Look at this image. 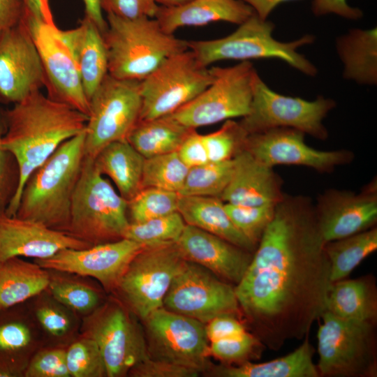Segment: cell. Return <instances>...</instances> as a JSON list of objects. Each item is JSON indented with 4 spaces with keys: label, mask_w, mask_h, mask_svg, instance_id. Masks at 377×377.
I'll return each instance as SVG.
<instances>
[{
    "label": "cell",
    "mask_w": 377,
    "mask_h": 377,
    "mask_svg": "<svg viewBox=\"0 0 377 377\" xmlns=\"http://www.w3.org/2000/svg\"><path fill=\"white\" fill-rule=\"evenodd\" d=\"M88 117L73 107L35 91L5 110L1 146L15 158L19 172L16 192L6 213L16 214L29 176L66 140L84 131Z\"/></svg>",
    "instance_id": "obj_2"
},
{
    "label": "cell",
    "mask_w": 377,
    "mask_h": 377,
    "mask_svg": "<svg viewBox=\"0 0 377 377\" xmlns=\"http://www.w3.org/2000/svg\"><path fill=\"white\" fill-rule=\"evenodd\" d=\"M57 35L71 53L89 100L108 74V60L102 33L86 16L73 29L57 27Z\"/></svg>",
    "instance_id": "obj_24"
},
{
    "label": "cell",
    "mask_w": 377,
    "mask_h": 377,
    "mask_svg": "<svg viewBox=\"0 0 377 377\" xmlns=\"http://www.w3.org/2000/svg\"><path fill=\"white\" fill-rule=\"evenodd\" d=\"M66 365L73 377L107 376L105 364L96 343L82 336L66 350Z\"/></svg>",
    "instance_id": "obj_39"
},
{
    "label": "cell",
    "mask_w": 377,
    "mask_h": 377,
    "mask_svg": "<svg viewBox=\"0 0 377 377\" xmlns=\"http://www.w3.org/2000/svg\"><path fill=\"white\" fill-rule=\"evenodd\" d=\"M186 262L175 242L146 246L130 263L117 290L144 320L163 306L165 295Z\"/></svg>",
    "instance_id": "obj_12"
},
{
    "label": "cell",
    "mask_w": 377,
    "mask_h": 377,
    "mask_svg": "<svg viewBox=\"0 0 377 377\" xmlns=\"http://www.w3.org/2000/svg\"><path fill=\"white\" fill-rule=\"evenodd\" d=\"M170 115L138 120L127 140L145 158L176 151L189 133Z\"/></svg>",
    "instance_id": "obj_32"
},
{
    "label": "cell",
    "mask_w": 377,
    "mask_h": 377,
    "mask_svg": "<svg viewBox=\"0 0 377 377\" xmlns=\"http://www.w3.org/2000/svg\"><path fill=\"white\" fill-rule=\"evenodd\" d=\"M177 211L186 224L197 227L254 253L257 246L235 227L226 211L225 203L220 198L179 195Z\"/></svg>",
    "instance_id": "obj_26"
},
{
    "label": "cell",
    "mask_w": 377,
    "mask_h": 377,
    "mask_svg": "<svg viewBox=\"0 0 377 377\" xmlns=\"http://www.w3.org/2000/svg\"><path fill=\"white\" fill-rule=\"evenodd\" d=\"M304 339L297 348L283 357L262 363L218 366L212 374L221 377H320L313 360L315 348L308 336Z\"/></svg>",
    "instance_id": "obj_28"
},
{
    "label": "cell",
    "mask_w": 377,
    "mask_h": 377,
    "mask_svg": "<svg viewBox=\"0 0 377 377\" xmlns=\"http://www.w3.org/2000/svg\"><path fill=\"white\" fill-rule=\"evenodd\" d=\"M376 249V227L326 242L325 251L330 263L332 283L346 279Z\"/></svg>",
    "instance_id": "obj_33"
},
{
    "label": "cell",
    "mask_w": 377,
    "mask_h": 377,
    "mask_svg": "<svg viewBox=\"0 0 377 377\" xmlns=\"http://www.w3.org/2000/svg\"><path fill=\"white\" fill-rule=\"evenodd\" d=\"M179 193L156 188H142L128 201L131 222L140 223L177 212Z\"/></svg>",
    "instance_id": "obj_37"
},
{
    "label": "cell",
    "mask_w": 377,
    "mask_h": 377,
    "mask_svg": "<svg viewBox=\"0 0 377 377\" xmlns=\"http://www.w3.org/2000/svg\"><path fill=\"white\" fill-rule=\"evenodd\" d=\"M255 13L240 0H191L185 3L160 5L155 19L170 34L184 27H199L214 22L240 24Z\"/></svg>",
    "instance_id": "obj_25"
},
{
    "label": "cell",
    "mask_w": 377,
    "mask_h": 377,
    "mask_svg": "<svg viewBox=\"0 0 377 377\" xmlns=\"http://www.w3.org/2000/svg\"><path fill=\"white\" fill-rule=\"evenodd\" d=\"M183 257L235 286L247 269L253 253L215 235L186 224L175 242Z\"/></svg>",
    "instance_id": "obj_22"
},
{
    "label": "cell",
    "mask_w": 377,
    "mask_h": 377,
    "mask_svg": "<svg viewBox=\"0 0 377 377\" xmlns=\"http://www.w3.org/2000/svg\"><path fill=\"white\" fill-rule=\"evenodd\" d=\"M325 242L309 198L284 194L241 281L240 310L265 347L308 336L332 285Z\"/></svg>",
    "instance_id": "obj_1"
},
{
    "label": "cell",
    "mask_w": 377,
    "mask_h": 377,
    "mask_svg": "<svg viewBox=\"0 0 377 377\" xmlns=\"http://www.w3.org/2000/svg\"><path fill=\"white\" fill-rule=\"evenodd\" d=\"M209 355L225 362L239 364L260 358L265 347L253 334L247 331L231 338L210 342Z\"/></svg>",
    "instance_id": "obj_40"
},
{
    "label": "cell",
    "mask_w": 377,
    "mask_h": 377,
    "mask_svg": "<svg viewBox=\"0 0 377 377\" xmlns=\"http://www.w3.org/2000/svg\"><path fill=\"white\" fill-rule=\"evenodd\" d=\"M130 221L128 201L84 157L71 207L67 233L89 245L124 238Z\"/></svg>",
    "instance_id": "obj_6"
},
{
    "label": "cell",
    "mask_w": 377,
    "mask_h": 377,
    "mask_svg": "<svg viewBox=\"0 0 377 377\" xmlns=\"http://www.w3.org/2000/svg\"><path fill=\"white\" fill-rule=\"evenodd\" d=\"M275 206H243L225 203L226 211L233 224L256 246L274 216Z\"/></svg>",
    "instance_id": "obj_41"
},
{
    "label": "cell",
    "mask_w": 377,
    "mask_h": 377,
    "mask_svg": "<svg viewBox=\"0 0 377 377\" xmlns=\"http://www.w3.org/2000/svg\"><path fill=\"white\" fill-rule=\"evenodd\" d=\"M27 377H69L66 350L63 349L45 350L38 353L27 366Z\"/></svg>",
    "instance_id": "obj_44"
},
{
    "label": "cell",
    "mask_w": 377,
    "mask_h": 377,
    "mask_svg": "<svg viewBox=\"0 0 377 377\" xmlns=\"http://www.w3.org/2000/svg\"><path fill=\"white\" fill-rule=\"evenodd\" d=\"M212 82L197 97L169 114L195 129L237 117L250 110L253 82L258 73L249 61L230 67L213 66Z\"/></svg>",
    "instance_id": "obj_9"
},
{
    "label": "cell",
    "mask_w": 377,
    "mask_h": 377,
    "mask_svg": "<svg viewBox=\"0 0 377 377\" xmlns=\"http://www.w3.org/2000/svg\"><path fill=\"white\" fill-rule=\"evenodd\" d=\"M163 307L204 324L221 315L238 317L241 313L235 286L187 260L173 279Z\"/></svg>",
    "instance_id": "obj_14"
},
{
    "label": "cell",
    "mask_w": 377,
    "mask_h": 377,
    "mask_svg": "<svg viewBox=\"0 0 377 377\" xmlns=\"http://www.w3.org/2000/svg\"><path fill=\"white\" fill-rule=\"evenodd\" d=\"M314 212L325 243L376 227V179L358 193L334 188L325 191L318 197Z\"/></svg>",
    "instance_id": "obj_20"
},
{
    "label": "cell",
    "mask_w": 377,
    "mask_h": 377,
    "mask_svg": "<svg viewBox=\"0 0 377 377\" xmlns=\"http://www.w3.org/2000/svg\"><path fill=\"white\" fill-rule=\"evenodd\" d=\"M200 371L170 362L149 357L129 374L136 377H195Z\"/></svg>",
    "instance_id": "obj_46"
},
{
    "label": "cell",
    "mask_w": 377,
    "mask_h": 377,
    "mask_svg": "<svg viewBox=\"0 0 377 377\" xmlns=\"http://www.w3.org/2000/svg\"><path fill=\"white\" fill-rule=\"evenodd\" d=\"M177 151L181 160L189 168L209 162L202 135L198 133L195 129L185 138Z\"/></svg>",
    "instance_id": "obj_48"
},
{
    "label": "cell",
    "mask_w": 377,
    "mask_h": 377,
    "mask_svg": "<svg viewBox=\"0 0 377 377\" xmlns=\"http://www.w3.org/2000/svg\"><path fill=\"white\" fill-rule=\"evenodd\" d=\"M108 74L141 81L170 56L188 50L187 41L165 32L155 18L125 19L107 14Z\"/></svg>",
    "instance_id": "obj_4"
},
{
    "label": "cell",
    "mask_w": 377,
    "mask_h": 377,
    "mask_svg": "<svg viewBox=\"0 0 377 377\" xmlns=\"http://www.w3.org/2000/svg\"><path fill=\"white\" fill-rule=\"evenodd\" d=\"M343 76L360 84L377 83V29H354L337 38Z\"/></svg>",
    "instance_id": "obj_30"
},
{
    "label": "cell",
    "mask_w": 377,
    "mask_h": 377,
    "mask_svg": "<svg viewBox=\"0 0 377 377\" xmlns=\"http://www.w3.org/2000/svg\"><path fill=\"white\" fill-rule=\"evenodd\" d=\"M335 106L334 100L323 96L306 101L278 94L257 73L249 112L239 124L248 134L274 128H290L324 140L328 132L323 121Z\"/></svg>",
    "instance_id": "obj_11"
},
{
    "label": "cell",
    "mask_w": 377,
    "mask_h": 377,
    "mask_svg": "<svg viewBox=\"0 0 377 377\" xmlns=\"http://www.w3.org/2000/svg\"><path fill=\"white\" fill-rule=\"evenodd\" d=\"M274 29L273 22L254 13L226 36L187 41V45L197 60L206 67L223 60L277 59L306 75L315 76L316 67L297 51L300 47L313 43L315 37L305 35L293 41L282 42L272 36Z\"/></svg>",
    "instance_id": "obj_5"
},
{
    "label": "cell",
    "mask_w": 377,
    "mask_h": 377,
    "mask_svg": "<svg viewBox=\"0 0 377 377\" xmlns=\"http://www.w3.org/2000/svg\"><path fill=\"white\" fill-rule=\"evenodd\" d=\"M248 135L239 122L232 119L225 121L220 129L202 135L209 161L222 162L232 159L244 149Z\"/></svg>",
    "instance_id": "obj_38"
},
{
    "label": "cell",
    "mask_w": 377,
    "mask_h": 377,
    "mask_svg": "<svg viewBox=\"0 0 377 377\" xmlns=\"http://www.w3.org/2000/svg\"><path fill=\"white\" fill-rule=\"evenodd\" d=\"M304 133L290 128H274L249 134L244 149L256 159L273 168L276 165L309 167L319 172H331L337 166L353 161L346 149L318 150L304 142Z\"/></svg>",
    "instance_id": "obj_18"
},
{
    "label": "cell",
    "mask_w": 377,
    "mask_h": 377,
    "mask_svg": "<svg viewBox=\"0 0 377 377\" xmlns=\"http://www.w3.org/2000/svg\"><path fill=\"white\" fill-rule=\"evenodd\" d=\"M212 80L211 68L202 66L190 50L170 56L140 81L139 120L172 114L197 97Z\"/></svg>",
    "instance_id": "obj_10"
},
{
    "label": "cell",
    "mask_w": 377,
    "mask_h": 377,
    "mask_svg": "<svg viewBox=\"0 0 377 377\" xmlns=\"http://www.w3.org/2000/svg\"><path fill=\"white\" fill-rule=\"evenodd\" d=\"M36 316L41 326L53 336H61L69 330L71 323L68 316L55 308L43 306L37 310Z\"/></svg>",
    "instance_id": "obj_50"
},
{
    "label": "cell",
    "mask_w": 377,
    "mask_h": 377,
    "mask_svg": "<svg viewBox=\"0 0 377 377\" xmlns=\"http://www.w3.org/2000/svg\"><path fill=\"white\" fill-rule=\"evenodd\" d=\"M140 81L108 74L89 100L84 129V157L94 159L108 145L127 140L140 119Z\"/></svg>",
    "instance_id": "obj_8"
},
{
    "label": "cell",
    "mask_w": 377,
    "mask_h": 377,
    "mask_svg": "<svg viewBox=\"0 0 377 377\" xmlns=\"http://www.w3.org/2000/svg\"><path fill=\"white\" fill-rule=\"evenodd\" d=\"M317 333L320 376H377L375 323L345 319L325 311Z\"/></svg>",
    "instance_id": "obj_7"
},
{
    "label": "cell",
    "mask_w": 377,
    "mask_h": 377,
    "mask_svg": "<svg viewBox=\"0 0 377 377\" xmlns=\"http://www.w3.org/2000/svg\"><path fill=\"white\" fill-rule=\"evenodd\" d=\"M93 160L98 172L114 183L127 201L142 189L145 158L127 140L108 145Z\"/></svg>",
    "instance_id": "obj_29"
},
{
    "label": "cell",
    "mask_w": 377,
    "mask_h": 377,
    "mask_svg": "<svg viewBox=\"0 0 377 377\" xmlns=\"http://www.w3.org/2000/svg\"><path fill=\"white\" fill-rule=\"evenodd\" d=\"M50 276L36 262L13 257L0 261V310L13 307L48 288Z\"/></svg>",
    "instance_id": "obj_31"
},
{
    "label": "cell",
    "mask_w": 377,
    "mask_h": 377,
    "mask_svg": "<svg viewBox=\"0 0 377 377\" xmlns=\"http://www.w3.org/2000/svg\"><path fill=\"white\" fill-rule=\"evenodd\" d=\"M311 10L317 17L333 14L349 20H358L363 16V12L349 5L347 0H313Z\"/></svg>",
    "instance_id": "obj_49"
},
{
    "label": "cell",
    "mask_w": 377,
    "mask_h": 377,
    "mask_svg": "<svg viewBox=\"0 0 377 377\" xmlns=\"http://www.w3.org/2000/svg\"><path fill=\"white\" fill-rule=\"evenodd\" d=\"M249 5L260 18L267 20L270 13L280 4L295 0H240Z\"/></svg>",
    "instance_id": "obj_54"
},
{
    "label": "cell",
    "mask_w": 377,
    "mask_h": 377,
    "mask_svg": "<svg viewBox=\"0 0 377 377\" xmlns=\"http://www.w3.org/2000/svg\"><path fill=\"white\" fill-rule=\"evenodd\" d=\"M246 331L237 317L232 315L216 316L205 324L207 337L210 342L234 337Z\"/></svg>",
    "instance_id": "obj_47"
},
{
    "label": "cell",
    "mask_w": 377,
    "mask_h": 377,
    "mask_svg": "<svg viewBox=\"0 0 377 377\" xmlns=\"http://www.w3.org/2000/svg\"><path fill=\"white\" fill-rule=\"evenodd\" d=\"M102 10L125 19L154 18L160 5L157 0H101Z\"/></svg>",
    "instance_id": "obj_45"
},
{
    "label": "cell",
    "mask_w": 377,
    "mask_h": 377,
    "mask_svg": "<svg viewBox=\"0 0 377 377\" xmlns=\"http://www.w3.org/2000/svg\"><path fill=\"white\" fill-rule=\"evenodd\" d=\"M154 358L202 371L207 367L205 324L160 307L145 319ZM149 353V355H150Z\"/></svg>",
    "instance_id": "obj_16"
},
{
    "label": "cell",
    "mask_w": 377,
    "mask_h": 377,
    "mask_svg": "<svg viewBox=\"0 0 377 377\" xmlns=\"http://www.w3.org/2000/svg\"><path fill=\"white\" fill-rule=\"evenodd\" d=\"M13 376L10 373L4 370L0 369V377H10Z\"/></svg>",
    "instance_id": "obj_56"
},
{
    "label": "cell",
    "mask_w": 377,
    "mask_h": 377,
    "mask_svg": "<svg viewBox=\"0 0 377 377\" xmlns=\"http://www.w3.org/2000/svg\"><path fill=\"white\" fill-rule=\"evenodd\" d=\"M231 179L220 196L226 203L243 206L276 205L284 196L281 177L244 149L232 158Z\"/></svg>",
    "instance_id": "obj_23"
},
{
    "label": "cell",
    "mask_w": 377,
    "mask_h": 377,
    "mask_svg": "<svg viewBox=\"0 0 377 377\" xmlns=\"http://www.w3.org/2000/svg\"><path fill=\"white\" fill-rule=\"evenodd\" d=\"M325 311L345 319L376 324L377 288L374 276L332 283Z\"/></svg>",
    "instance_id": "obj_27"
},
{
    "label": "cell",
    "mask_w": 377,
    "mask_h": 377,
    "mask_svg": "<svg viewBox=\"0 0 377 377\" xmlns=\"http://www.w3.org/2000/svg\"><path fill=\"white\" fill-rule=\"evenodd\" d=\"M191 0H157L159 5L164 6H173L185 3Z\"/></svg>",
    "instance_id": "obj_55"
},
{
    "label": "cell",
    "mask_w": 377,
    "mask_h": 377,
    "mask_svg": "<svg viewBox=\"0 0 377 377\" xmlns=\"http://www.w3.org/2000/svg\"><path fill=\"white\" fill-rule=\"evenodd\" d=\"M233 168V159L222 162L209 161L190 168L178 193L185 196L220 198L231 179Z\"/></svg>",
    "instance_id": "obj_34"
},
{
    "label": "cell",
    "mask_w": 377,
    "mask_h": 377,
    "mask_svg": "<svg viewBox=\"0 0 377 377\" xmlns=\"http://www.w3.org/2000/svg\"><path fill=\"white\" fill-rule=\"evenodd\" d=\"M6 127L5 110L0 107V213L6 212L16 192L19 180L14 157L1 146Z\"/></svg>",
    "instance_id": "obj_43"
},
{
    "label": "cell",
    "mask_w": 377,
    "mask_h": 377,
    "mask_svg": "<svg viewBox=\"0 0 377 377\" xmlns=\"http://www.w3.org/2000/svg\"><path fill=\"white\" fill-rule=\"evenodd\" d=\"M45 85L38 50L22 20L0 31V101L13 105Z\"/></svg>",
    "instance_id": "obj_19"
},
{
    "label": "cell",
    "mask_w": 377,
    "mask_h": 377,
    "mask_svg": "<svg viewBox=\"0 0 377 377\" xmlns=\"http://www.w3.org/2000/svg\"><path fill=\"white\" fill-rule=\"evenodd\" d=\"M84 131L62 143L28 178L15 216L67 232L84 160Z\"/></svg>",
    "instance_id": "obj_3"
},
{
    "label": "cell",
    "mask_w": 377,
    "mask_h": 377,
    "mask_svg": "<svg viewBox=\"0 0 377 377\" xmlns=\"http://www.w3.org/2000/svg\"><path fill=\"white\" fill-rule=\"evenodd\" d=\"M185 226V221L177 211L144 222L130 223L124 238L144 246L176 242Z\"/></svg>",
    "instance_id": "obj_36"
},
{
    "label": "cell",
    "mask_w": 377,
    "mask_h": 377,
    "mask_svg": "<svg viewBox=\"0 0 377 377\" xmlns=\"http://www.w3.org/2000/svg\"><path fill=\"white\" fill-rule=\"evenodd\" d=\"M188 170L177 151L145 158L142 188L151 187L179 193Z\"/></svg>",
    "instance_id": "obj_35"
},
{
    "label": "cell",
    "mask_w": 377,
    "mask_h": 377,
    "mask_svg": "<svg viewBox=\"0 0 377 377\" xmlns=\"http://www.w3.org/2000/svg\"><path fill=\"white\" fill-rule=\"evenodd\" d=\"M24 13L22 0H0V31L20 24Z\"/></svg>",
    "instance_id": "obj_51"
},
{
    "label": "cell",
    "mask_w": 377,
    "mask_h": 377,
    "mask_svg": "<svg viewBox=\"0 0 377 377\" xmlns=\"http://www.w3.org/2000/svg\"><path fill=\"white\" fill-rule=\"evenodd\" d=\"M22 22L38 50L45 73L47 95L88 115L89 100L77 68L58 37L54 21L48 22L24 13Z\"/></svg>",
    "instance_id": "obj_15"
},
{
    "label": "cell",
    "mask_w": 377,
    "mask_h": 377,
    "mask_svg": "<svg viewBox=\"0 0 377 377\" xmlns=\"http://www.w3.org/2000/svg\"><path fill=\"white\" fill-rule=\"evenodd\" d=\"M82 1L84 4L85 16L90 19L103 34L107 28V22L103 15L101 0Z\"/></svg>",
    "instance_id": "obj_53"
},
{
    "label": "cell",
    "mask_w": 377,
    "mask_h": 377,
    "mask_svg": "<svg viewBox=\"0 0 377 377\" xmlns=\"http://www.w3.org/2000/svg\"><path fill=\"white\" fill-rule=\"evenodd\" d=\"M145 246L122 238L82 249H63L35 262L45 269L93 277L110 291L117 289L130 263Z\"/></svg>",
    "instance_id": "obj_17"
},
{
    "label": "cell",
    "mask_w": 377,
    "mask_h": 377,
    "mask_svg": "<svg viewBox=\"0 0 377 377\" xmlns=\"http://www.w3.org/2000/svg\"><path fill=\"white\" fill-rule=\"evenodd\" d=\"M48 288L57 301L80 313L92 312L99 302L98 293L82 283L50 278Z\"/></svg>",
    "instance_id": "obj_42"
},
{
    "label": "cell",
    "mask_w": 377,
    "mask_h": 377,
    "mask_svg": "<svg viewBox=\"0 0 377 377\" xmlns=\"http://www.w3.org/2000/svg\"><path fill=\"white\" fill-rule=\"evenodd\" d=\"M89 246L66 232L6 212L0 213V261L13 257L45 259L63 249Z\"/></svg>",
    "instance_id": "obj_21"
},
{
    "label": "cell",
    "mask_w": 377,
    "mask_h": 377,
    "mask_svg": "<svg viewBox=\"0 0 377 377\" xmlns=\"http://www.w3.org/2000/svg\"><path fill=\"white\" fill-rule=\"evenodd\" d=\"M24 12L42 20L54 21L49 6V0H22Z\"/></svg>",
    "instance_id": "obj_52"
},
{
    "label": "cell",
    "mask_w": 377,
    "mask_h": 377,
    "mask_svg": "<svg viewBox=\"0 0 377 377\" xmlns=\"http://www.w3.org/2000/svg\"><path fill=\"white\" fill-rule=\"evenodd\" d=\"M82 333L96 343L108 377L124 376L150 357L142 331L117 302L94 310L83 323Z\"/></svg>",
    "instance_id": "obj_13"
}]
</instances>
